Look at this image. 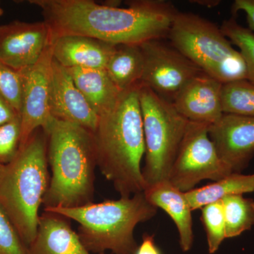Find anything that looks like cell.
Here are the masks:
<instances>
[{
	"label": "cell",
	"mask_w": 254,
	"mask_h": 254,
	"mask_svg": "<svg viewBox=\"0 0 254 254\" xmlns=\"http://www.w3.org/2000/svg\"><path fill=\"white\" fill-rule=\"evenodd\" d=\"M41 9L52 42L64 36L90 37L114 45L163 39L178 10L170 1L138 0L127 8L93 0H31Z\"/></svg>",
	"instance_id": "obj_1"
},
{
	"label": "cell",
	"mask_w": 254,
	"mask_h": 254,
	"mask_svg": "<svg viewBox=\"0 0 254 254\" xmlns=\"http://www.w3.org/2000/svg\"><path fill=\"white\" fill-rule=\"evenodd\" d=\"M141 83L123 92L116 106L100 117L94 138L97 167L120 196L145 190L141 161L145 155Z\"/></svg>",
	"instance_id": "obj_2"
},
{
	"label": "cell",
	"mask_w": 254,
	"mask_h": 254,
	"mask_svg": "<svg viewBox=\"0 0 254 254\" xmlns=\"http://www.w3.org/2000/svg\"><path fill=\"white\" fill-rule=\"evenodd\" d=\"M45 132L52 175L44 208H76L93 202L97 162L93 132L54 118Z\"/></svg>",
	"instance_id": "obj_3"
},
{
	"label": "cell",
	"mask_w": 254,
	"mask_h": 254,
	"mask_svg": "<svg viewBox=\"0 0 254 254\" xmlns=\"http://www.w3.org/2000/svg\"><path fill=\"white\" fill-rule=\"evenodd\" d=\"M48 165V134L39 128L0 175V208L27 247L36 237L39 209L49 187Z\"/></svg>",
	"instance_id": "obj_4"
},
{
	"label": "cell",
	"mask_w": 254,
	"mask_h": 254,
	"mask_svg": "<svg viewBox=\"0 0 254 254\" xmlns=\"http://www.w3.org/2000/svg\"><path fill=\"white\" fill-rule=\"evenodd\" d=\"M44 210L77 222L78 237L91 254L106 251L113 254H135L138 247L133 235L135 227L153 218L158 208L141 192L76 208L57 207Z\"/></svg>",
	"instance_id": "obj_5"
},
{
	"label": "cell",
	"mask_w": 254,
	"mask_h": 254,
	"mask_svg": "<svg viewBox=\"0 0 254 254\" xmlns=\"http://www.w3.org/2000/svg\"><path fill=\"white\" fill-rule=\"evenodd\" d=\"M170 44L222 84L247 79V66L220 27L199 15L177 13L169 31Z\"/></svg>",
	"instance_id": "obj_6"
},
{
	"label": "cell",
	"mask_w": 254,
	"mask_h": 254,
	"mask_svg": "<svg viewBox=\"0 0 254 254\" xmlns=\"http://www.w3.org/2000/svg\"><path fill=\"white\" fill-rule=\"evenodd\" d=\"M139 100L145 141V165L142 168L145 189L168 180L189 122L173 103L142 84Z\"/></svg>",
	"instance_id": "obj_7"
},
{
	"label": "cell",
	"mask_w": 254,
	"mask_h": 254,
	"mask_svg": "<svg viewBox=\"0 0 254 254\" xmlns=\"http://www.w3.org/2000/svg\"><path fill=\"white\" fill-rule=\"evenodd\" d=\"M209 126L189 122L168 180L182 192L193 190L203 180L216 182L232 173L210 139Z\"/></svg>",
	"instance_id": "obj_8"
},
{
	"label": "cell",
	"mask_w": 254,
	"mask_h": 254,
	"mask_svg": "<svg viewBox=\"0 0 254 254\" xmlns=\"http://www.w3.org/2000/svg\"><path fill=\"white\" fill-rule=\"evenodd\" d=\"M140 46L144 59L142 84L172 103L190 80L203 73L163 39L146 41Z\"/></svg>",
	"instance_id": "obj_9"
},
{
	"label": "cell",
	"mask_w": 254,
	"mask_h": 254,
	"mask_svg": "<svg viewBox=\"0 0 254 254\" xmlns=\"http://www.w3.org/2000/svg\"><path fill=\"white\" fill-rule=\"evenodd\" d=\"M53 61L51 44L38 63L20 72L22 77V97L19 148L26 144L37 130L43 128L46 131L53 120L50 108Z\"/></svg>",
	"instance_id": "obj_10"
},
{
	"label": "cell",
	"mask_w": 254,
	"mask_h": 254,
	"mask_svg": "<svg viewBox=\"0 0 254 254\" xmlns=\"http://www.w3.org/2000/svg\"><path fill=\"white\" fill-rule=\"evenodd\" d=\"M51 44L44 21H16L0 26V59L18 72L38 63Z\"/></svg>",
	"instance_id": "obj_11"
},
{
	"label": "cell",
	"mask_w": 254,
	"mask_h": 254,
	"mask_svg": "<svg viewBox=\"0 0 254 254\" xmlns=\"http://www.w3.org/2000/svg\"><path fill=\"white\" fill-rule=\"evenodd\" d=\"M219 156L232 173H241L254 156V118L224 114L208 127Z\"/></svg>",
	"instance_id": "obj_12"
},
{
	"label": "cell",
	"mask_w": 254,
	"mask_h": 254,
	"mask_svg": "<svg viewBox=\"0 0 254 254\" xmlns=\"http://www.w3.org/2000/svg\"><path fill=\"white\" fill-rule=\"evenodd\" d=\"M50 113L52 117L84 127L93 132L99 116L92 109L78 90L67 68L53 59L50 83Z\"/></svg>",
	"instance_id": "obj_13"
},
{
	"label": "cell",
	"mask_w": 254,
	"mask_h": 254,
	"mask_svg": "<svg viewBox=\"0 0 254 254\" xmlns=\"http://www.w3.org/2000/svg\"><path fill=\"white\" fill-rule=\"evenodd\" d=\"M222 85L206 73H200L177 94L173 102L174 106L188 121L213 125L224 115Z\"/></svg>",
	"instance_id": "obj_14"
},
{
	"label": "cell",
	"mask_w": 254,
	"mask_h": 254,
	"mask_svg": "<svg viewBox=\"0 0 254 254\" xmlns=\"http://www.w3.org/2000/svg\"><path fill=\"white\" fill-rule=\"evenodd\" d=\"M116 46L83 36H64L52 42L53 59L66 68H105Z\"/></svg>",
	"instance_id": "obj_15"
},
{
	"label": "cell",
	"mask_w": 254,
	"mask_h": 254,
	"mask_svg": "<svg viewBox=\"0 0 254 254\" xmlns=\"http://www.w3.org/2000/svg\"><path fill=\"white\" fill-rule=\"evenodd\" d=\"M68 220L60 214L44 210L40 215L36 235L28 247V254H91Z\"/></svg>",
	"instance_id": "obj_16"
},
{
	"label": "cell",
	"mask_w": 254,
	"mask_h": 254,
	"mask_svg": "<svg viewBox=\"0 0 254 254\" xmlns=\"http://www.w3.org/2000/svg\"><path fill=\"white\" fill-rule=\"evenodd\" d=\"M143 193L150 204L161 208L172 218L178 230L182 251H190L193 243V210L185 192L165 180L147 187Z\"/></svg>",
	"instance_id": "obj_17"
},
{
	"label": "cell",
	"mask_w": 254,
	"mask_h": 254,
	"mask_svg": "<svg viewBox=\"0 0 254 254\" xmlns=\"http://www.w3.org/2000/svg\"><path fill=\"white\" fill-rule=\"evenodd\" d=\"M88 104L99 116L109 113L116 106L123 92L112 81L105 68H67Z\"/></svg>",
	"instance_id": "obj_18"
},
{
	"label": "cell",
	"mask_w": 254,
	"mask_h": 254,
	"mask_svg": "<svg viewBox=\"0 0 254 254\" xmlns=\"http://www.w3.org/2000/svg\"><path fill=\"white\" fill-rule=\"evenodd\" d=\"M105 70L121 92L141 83L144 59L140 45H117Z\"/></svg>",
	"instance_id": "obj_19"
},
{
	"label": "cell",
	"mask_w": 254,
	"mask_h": 254,
	"mask_svg": "<svg viewBox=\"0 0 254 254\" xmlns=\"http://www.w3.org/2000/svg\"><path fill=\"white\" fill-rule=\"evenodd\" d=\"M254 191V174L243 175L232 173L218 181L193 189L185 193L193 211L209 203L221 200L225 197L243 195Z\"/></svg>",
	"instance_id": "obj_20"
},
{
	"label": "cell",
	"mask_w": 254,
	"mask_h": 254,
	"mask_svg": "<svg viewBox=\"0 0 254 254\" xmlns=\"http://www.w3.org/2000/svg\"><path fill=\"white\" fill-rule=\"evenodd\" d=\"M225 220V236L233 238L254 225V200L243 195H230L222 199Z\"/></svg>",
	"instance_id": "obj_21"
},
{
	"label": "cell",
	"mask_w": 254,
	"mask_h": 254,
	"mask_svg": "<svg viewBox=\"0 0 254 254\" xmlns=\"http://www.w3.org/2000/svg\"><path fill=\"white\" fill-rule=\"evenodd\" d=\"M222 105L224 114L254 118V84L247 79L222 85Z\"/></svg>",
	"instance_id": "obj_22"
},
{
	"label": "cell",
	"mask_w": 254,
	"mask_h": 254,
	"mask_svg": "<svg viewBox=\"0 0 254 254\" xmlns=\"http://www.w3.org/2000/svg\"><path fill=\"white\" fill-rule=\"evenodd\" d=\"M220 29L232 44L239 48L247 66V79L254 84V32L242 26L234 18L225 20Z\"/></svg>",
	"instance_id": "obj_23"
},
{
	"label": "cell",
	"mask_w": 254,
	"mask_h": 254,
	"mask_svg": "<svg viewBox=\"0 0 254 254\" xmlns=\"http://www.w3.org/2000/svg\"><path fill=\"white\" fill-rule=\"evenodd\" d=\"M200 209L202 222L206 232L208 252L210 254H215L226 239L222 200L209 203Z\"/></svg>",
	"instance_id": "obj_24"
},
{
	"label": "cell",
	"mask_w": 254,
	"mask_h": 254,
	"mask_svg": "<svg viewBox=\"0 0 254 254\" xmlns=\"http://www.w3.org/2000/svg\"><path fill=\"white\" fill-rule=\"evenodd\" d=\"M0 94L8 100L20 115L22 97V77L0 59Z\"/></svg>",
	"instance_id": "obj_25"
},
{
	"label": "cell",
	"mask_w": 254,
	"mask_h": 254,
	"mask_svg": "<svg viewBox=\"0 0 254 254\" xmlns=\"http://www.w3.org/2000/svg\"><path fill=\"white\" fill-rule=\"evenodd\" d=\"M21 136V119L0 127V163H9L17 153Z\"/></svg>",
	"instance_id": "obj_26"
},
{
	"label": "cell",
	"mask_w": 254,
	"mask_h": 254,
	"mask_svg": "<svg viewBox=\"0 0 254 254\" xmlns=\"http://www.w3.org/2000/svg\"><path fill=\"white\" fill-rule=\"evenodd\" d=\"M0 254H28L23 243L7 215L0 208Z\"/></svg>",
	"instance_id": "obj_27"
},
{
	"label": "cell",
	"mask_w": 254,
	"mask_h": 254,
	"mask_svg": "<svg viewBox=\"0 0 254 254\" xmlns=\"http://www.w3.org/2000/svg\"><path fill=\"white\" fill-rule=\"evenodd\" d=\"M234 12L243 11L247 16V23L251 31H254V0H236L234 2Z\"/></svg>",
	"instance_id": "obj_28"
},
{
	"label": "cell",
	"mask_w": 254,
	"mask_h": 254,
	"mask_svg": "<svg viewBox=\"0 0 254 254\" xmlns=\"http://www.w3.org/2000/svg\"><path fill=\"white\" fill-rule=\"evenodd\" d=\"M18 117H20L19 114L8 100L0 94V127L10 123Z\"/></svg>",
	"instance_id": "obj_29"
},
{
	"label": "cell",
	"mask_w": 254,
	"mask_h": 254,
	"mask_svg": "<svg viewBox=\"0 0 254 254\" xmlns=\"http://www.w3.org/2000/svg\"><path fill=\"white\" fill-rule=\"evenodd\" d=\"M135 254H161L155 245L154 236L144 234L141 245L138 247Z\"/></svg>",
	"instance_id": "obj_30"
},
{
	"label": "cell",
	"mask_w": 254,
	"mask_h": 254,
	"mask_svg": "<svg viewBox=\"0 0 254 254\" xmlns=\"http://www.w3.org/2000/svg\"><path fill=\"white\" fill-rule=\"evenodd\" d=\"M4 164L0 163V175H1V172H2L3 169H4Z\"/></svg>",
	"instance_id": "obj_31"
},
{
	"label": "cell",
	"mask_w": 254,
	"mask_h": 254,
	"mask_svg": "<svg viewBox=\"0 0 254 254\" xmlns=\"http://www.w3.org/2000/svg\"><path fill=\"white\" fill-rule=\"evenodd\" d=\"M2 14V10H1V7H0V15H1Z\"/></svg>",
	"instance_id": "obj_32"
},
{
	"label": "cell",
	"mask_w": 254,
	"mask_h": 254,
	"mask_svg": "<svg viewBox=\"0 0 254 254\" xmlns=\"http://www.w3.org/2000/svg\"><path fill=\"white\" fill-rule=\"evenodd\" d=\"M105 254V253H103V254Z\"/></svg>",
	"instance_id": "obj_33"
}]
</instances>
